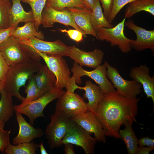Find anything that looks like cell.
Here are the masks:
<instances>
[{"instance_id": "obj_14", "label": "cell", "mask_w": 154, "mask_h": 154, "mask_svg": "<svg viewBox=\"0 0 154 154\" xmlns=\"http://www.w3.org/2000/svg\"><path fill=\"white\" fill-rule=\"evenodd\" d=\"M104 54L101 50L86 52L74 45L70 46L68 56L80 66L95 68L101 65Z\"/></svg>"}, {"instance_id": "obj_13", "label": "cell", "mask_w": 154, "mask_h": 154, "mask_svg": "<svg viewBox=\"0 0 154 154\" xmlns=\"http://www.w3.org/2000/svg\"><path fill=\"white\" fill-rule=\"evenodd\" d=\"M0 52L10 66L26 62L30 59L22 49L20 39L12 36L0 45Z\"/></svg>"}, {"instance_id": "obj_2", "label": "cell", "mask_w": 154, "mask_h": 154, "mask_svg": "<svg viewBox=\"0 0 154 154\" xmlns=\"http://www.w3.org/2000/svg\"><path fill=\"white\" fill-rule=\"evenodd\" d=\"M42 65L39 62L29 59L27 61L11 66L6 75L3 89L9 95L22 101L25 98L19 92L21 87Z\"/></svg>"}, {"instance_id": "obj_33", "label": "cell", "mask_w": 154, "mask_h": 154, "mask_svg": "<svg viewBox=\"0 0 154 154\" xmlns=\"http://www.w3.org/2000/svg\"><path fill=\"white\" fill-rule=\"evenodd\" d=\"M136 0H114L112 9L108 19L111 24L120 10L126 5Z\"/></svg>"}, {"instance_id": "obj_41", "label": "cell", "mask_w": 154, "mask_h": 154, "mask_svg": "<svg viewBox=\"0 0 154 154\" xmlns=\"http://www.w3.org/2000/svg\"><path fill=\"white\" fill-rule=\"evenodd\" d=\"M64 151L65 154H74L73 144L70 143H66L64 144Z\"/></svg>"}, {"instance_id": "obj_38", "label": "cell", "mask_w": 154, "mask_h": 154, "mask_svg": "<svg viewBox=\"0 0 154 154\" xmlns=\"http://www.w3.org/2000/svg\"><path fill=\"white\" fill-rule=\"evenodd\" d=\"M15 28H9L0 29V45L4 42L11 35Z\"/></svg>"}, {"instance_id": "obj_42", "label": "cell", "mask_w": 154, "mask_h": 154, "mask_svg": "<svg viewBox=\"0 0 154 154\" xmlns=\"http://www.w3.org/2000/svg\"><path fill=\"white\" fill-rule=\"evenodd\" d=\"M89 9L92 11L94 4V0H82Z\"/></svg>"}, {"instance_id": "obj_1", "label": "cell", "mask_w": 154, "mask_h": 154, "mask_svg": "<svg viewBox=\"0 0 154 154\" xmlns=\"http://www.w3.org/2000/svg\"><path fill=\"white\" fill-rule=\"evenodd\" d=\"M140 98L128 99L116 90L104 95L94 114L101 124L106 136L120 138L119 132L126 121L136 122Z\"/></svg>"}, {"instance_id": "obj_5", "label": "cell", "mask_w": 154, "mask_h": 154, "mask_svg": "<svg viewBox=\"0 0 154 154\" xmlns=\"http://www.w3.org/2000/svg\"><path fill=\"white\" fill-rule=\"evenodd\" d=\"M106 70L107 66L105 62L103 64L100 65L90 71L84 70L82 66L74 62L70 70L73 75L70 79L75 81L76 83L81 84L82 82L80 77L83 76H87L98 85L104 95L113 92L116 90L107 77Z\"/></svg>"}, {"instance_id": "obj_30", "label": "cell", "mask_w": 154, "mask_h": 154, "mask_svg": "<svg viewBox=\"0 0 154 154\" xmlns=\"http://www.w3.org/2000/svg\"><path fill=\"white\" fill-rule=\"evenodd\" d=\"M46 3L54 9L59 11L68 8H88L82 0H47Z\"/></svg>"}, {"instance_id": "obj_7", "label": "cell", "mask_w": 154, "mask_h": 154, "mask_svg": "<svg viewBox=\"0 0 154 154\" xmlns=\"http://www.w3.org/2000/svg\"><path fill=\"white\" fill-rule=\"evenodd\" d=\"M105 62L107 66V77L118 93L127 99L136 98L141 92V84L133 80L124 79L117 68L111 66L108 62Z\"/></svg>"}, {"instance_id": "obj_16", "label": "cell", "mask_w": 154, "mask_h": 154, "mask_svg": "<svg viewBox=\"0 0 154 154\" xmlns=\"http://www.w3.org/2000/svg\"><path fill=\"white\" fill-rule=\"evenodd\" d=\"M88 132L94 133L97 141L105 143L106 135L102 126L91 112L87 111L70 119Z\"/></svg>"}, {"instance_id": "obj_20", "label": "cell", "mask_w": 154, "mask_h": 154, "mask_svg": "<svg viewBox=\"0 0 154 154\" xmlns=\"http://www.w3.org/2000/svg\"><path fill=\"white\" fill-rule=\"evenodd\" d=\"M33 76L38 88L44 94L50 92L54 88L56 82L55 76L46 65H42Z\"/></svg>"}, {"instance_id": "obj_3", "label": "cell", "mask_w": 154, "mask_h": 154, "mask_svg": "<svg viewBox=\"0 0 154 154\" xmlns=\"http://www.w3.org/2000/svg\"><path fill=\"white\" fill-rule=\"evenodd\" d=\"M22 49L30 58L40 62V58L35 54L38 51L47 55L55 57L68 56L70 46L65 44L60 40L50 42L44 41L34 37L20 39Z\"/></svg>"}, {"instance_id": "obj_21", "label": "cell", "mask_w": 154, "mask_h": 154, "mask_svg": "<svg viewBox=\"0 0 154 154\" xmlns=\"http://www.w3.org/2000/svg\"><path fill=\"white\" fill-rule=\"evenodd\" d=\"M76 88L85 91L84 96L88 100V111L94 114L98 104L104 96L99 86L88 80L85 82V86L80 87L77 85Z\"/></svg>"}, {"instance_id": "obj_45", "label": "cell", "mask_w": 154, "mask_h": 154, "mask_svg": "<svg viewBox=\"0 0 154 154\" xmlns=\"http://www.w3.org/2000/svg\"><path fill=\"white\" fill-rule=\"evenodd\" d=\"M4 84L0 82V92L3 88Z\"/></svg>"}, {"instance_id": "obj_11", "label": "cell", "mask_w": 154, "mask_h": 154, "mask_svg": "<svg viewBox=\"0 0 154 154\" xmlns=\"http://www.w3.org/2000/svg\"><path fill=\"white\" fill-rule=\"evenodd\" d=\"M35 54L37 57L40 56L44 60L48 68L55 75L56 82L55 86L60 89L65 88L71 77V73L63 57L50 56L38 51H36Z\"/></svg>"}, {"instance_id": "obj_32", "label": "cell", "mask_w": 154, "mask_h": 154, "mask_svg": "<svg viewBox=\"0 0 154 154\" xmlns=\"http://www.w3.org/2000/svg\"><path fill=\"white\" fill-rule=\"evenodd\" d=\"M33 75L28 80V84L25 90L27 96L22 101V104L32 101L44 95L38 88Z\"/></svg>"}, {"instance_id": "obj_39", "label": "cell", "mask_w": 154, "mask_h": 154, "mask_svg": "<svg viewBox=\"0 0 154 154\" xmlns=\"http://www.w3.org/2000/svg\"><path fill=\"white\" fill-rule=\"evenodd\" d=\"M138 144L139 146H146L147 147H153L154 139H151L148 137H142L138 140Z\"/></svg>"}, {"instance_id": "obj_27", "label": "cell", "mask_w": 154, "mask_h": 154, "mask_svg": "<svg viewBox=\"0 0 154 154\" xmlns=\"http://www.w3.org/2000/svg\"><path fill=\"white\" fill-rule=\"evenodd\" d=\"M0 120L5 123L13 114L14 105L12 96L8 94L3 88L0 92Z\"/></svg>"}, {"instance_id": "obj_35", "label": "cell", "mask_w": 154, "mask_h": 154, "mask_svg": "<svg viewBox=\"0 0 154 154\" xmlns=\"http://www.w3.org/2000/svg\"><path fill=\"white\" fill-rule=\"evenodd\" d=\"M10 67L0 52V82L3 84Z\"/></svg>"}, {"instance_id": "obj_37", "label": "cell", "mask_w": 154, "mask_h": 154, "mask_svg": "<svg viewBox=\"0 0 154 154\" xmlns=\"http://www.w3.org/2000/svg\"><path fill=\"white\" fill-rule=\"evenodd\" d=\"M102 4L103 13L107 19L112 9L114 0H99Z\"/></svg>"}, {"instance_id": "obj_43", "label": "cell", "mask_w": 154, "mask_h": 154, "mask_svg": "<svg viewBox=\"0 0 154 154\" xmlns=\"http://www.w3.org/2000/svg\"><path fill=\"white\" fill-rule=\"evenodd\" d=\"M38 147L40 148L41 154H48L45 149V148L43 145V143L42 142L40 145H38Z\"/></svg>"}, {"instance_id": "obj_24", "label": "cell", "mask_w": 154, "mask_h": 154, "mask_svg": "<svg viewBox=\"0 0 154 154\" xmlns=\"http://www.w3.org/2000/svg\"><path fill=\"white\" fill-rule=\"evenodd\" d=\"M90 20L93 28L96 34L98 30L101 28H110L114 27L105 17L99 0H94Z\"/></svg>"}, {"instance_id": "obj_23", "label": "cell", "mask_w": 154, "mask_h": 154, "mask_svg": "<svg viewBox=\"0 0 154 154\" xmlns=\"http://www.w3.org/2000/svg\"><path fill=\"white\" fill-rule=\"evenodd\" d=\"M133 123L129 121H125L123 124L125 127L123 130H119L120 138L125 143L129 154H136L138 148V139L133 130Z\"/></svg>"}, {"instance_id": "obj_15", "label": "cell", "mask_w": 154, "mask_h": 154, "mask_svg": "<svg viewBox=\"0 0 154 154\" xmlns=\"http://www.w3.org/2000/svg\"><path fill=\"white\" fill-rule=\"evenodd\" d=\"M125 26L135 33L136 39L131 43V48L138 51L146 49L154 51V30H147L135 25L132 20H128L125 23Z\"/></svg>"}, {"instance_id": "obj_10", "label": "cell", "mask_w": 154, "mask_h": 154, "mask_svg": "<svg viewBox=\"0 0 154 154\" xmlns=\"http://www.w3.org/2000/svg\"><path fill=\"white\" fill-rule=\"evenodd\" d=\"M55 110L70 119L88 111L87 103L80 96L67 91L58 98Z\"/></svg>"}, {"instance_id": "obj_6", "label": "cell", "mask_w": 154, "mask_h": 154, "mask_svg": "<svg viewBox=\"0 0 154 154\" xmlns=\"http://www.w3.org/2000/svg\"><path fill=\"white\" fill-rule=\"evenodd\" d=\"M51 121L48 125L45 135L50 148L58 147L65 135L72 120L62 114L55 110L50 116Z\"/></svg>"}, {"instance_id": "obj_9", "label": "cell", "mask_w": 154, "mask_h": 154, "mask_svg": "<svg viewBox=\"0 0 154 154\" xmlns=\"http://www.w3.org/2000/svg\"><path fill=\"white\" fill-rule=\"evenodd\" d=\"M91 134L72 120L61 141V145L70 143L82 147L86 154H94L97 140L95 137H92Z\"/></svg>"}, {"instance_id": "obj_36", "label": "cell", "mask_w": 154, "mask_h": 154, "mask_svg": "<svg viewBox=\"0 0 154 154\" xmlns=\"http://www.w3.org/2000/svg\"><path fill=\"white\" fill-rule=\"evenodd\" d=\"M59 30L61 32L66 33L67 35L70 38L77 42H81L83 39V33L76 29L67 30L66 29H60Z\"/></svg>"}, {"instance_id": "obj_22", "label": "cell", "mask_w": 154, "mask_h": 154, "mask_svg": "<svg viewBox=\"0 0 154 154\" xmlns=\"http://www.w3.org/2000/svg\"><path fill=\"white\" fill-rule=\"evenodd\" d=\"M21 1L11 0L12 5L10 10V28H15L21 22L26 23L34 21L32 10L28 12L25 11L21 4Z\"/></svg>"}, {"instance_id": "obj_18", "label": "cell", "mask_w": 154, "mask_h": 154, "mask_svg": "<svg viewBox=\"0 0 154 154\" xmlns=\"http://www.w3.org/2000/svg\"><path fill=\"white\" fill-rule=\"evenodd\" d=\"M15 114L19 129L18 135L13 140V145L29 143L35 138L42 136L43 132L41 129L32 126L26 121L20 113L16 112Z\"/></svg>"}, {"instance_id": "obj_28", "label": "cell", "mask_w": 154, "mask_h": 154, "mask_svg": "<svg viewBox=\"0 0 154 154\" xmlns=\"http://www.w3.org/2000/svg\"><path fill=\"white\" fill-rule=\"evenodd\" d=\"M38 147V145L33 142L14 145L10 144L4 152L6 154H35Z\"/></svg>"}, {"instance_id": "obj_17", "label": "cell", "mask_w": 154, "mask_h": 154, "mask_svg": "<svg viewBox=\"0 0 154 154\" xmlns=\"http://www.w3.org/2000/svg\"><path fill=\"white\" fill-rule=\"evenodd\" d=\"M149 68L145 64L131 68L129 76L130 78L141 84L147 98H151L154 104V76L149 74Z\"/></svg>"}, {"instance_id": "obj_12", "label": "cell", "mask_w": 154, "mask_h": 154, "mask_svg": "<svg viewBox=\"0 0 154 154\" xmlns=\"http://www.w3.org/2000/svg\"><path fill=\"white\" fill-rule=\"evenodd\" d=\"M55 23H58L67 27L70 26L79 31L86 37V34L76 24L70 11L66 9L56 10L46 3L41 15V24L44 28L51 27Z\"/></svg>"}, {"instance_id": "obj_26", "label": "cell", "mask_w": 154, "mask_h": 154, "mask_svg": "<svg viewBox=\"0 0 154 154\" xmlns=\"http://www.w3.org/2000/svg\"><path fill=\"white\" fill-rule=\"evenodd\" d=\"M11 36L20 39L29 38L32 37L42 40L44 38L41 31H36L34 21L26 23L22 27H16L12 31Z\"/></svg>"}, {"instance_id": "obj_34", "label": "cell", "mask_w": 154, "mask_h": 154, "mask_svg": "<svg viewBox=\"0 0 154 154\" xmlns=\"http://www.w3.org/2000/svg\"><path fill=\"white\" fill-rule=\"evenodd\" d=\"M11 130L5 131L3 128L0 129V152H4L11 144L9 136Z\"/></svg>"}, {"instance_id": "obj_29", "label": "cell", "mask_w": 154, "mask_h": 154, "mask_svg": "<svg viewBox=\"0 0 154 154\" xmlns=\"http://www.w3.org/2000/svg\"><path fill=\"white\" fill-rule=\"evenodd\" d=\"M29 4L31 8L34 17V21L36 31H38L41 24V15L47 0H21Z\"/></svg>"}, {"instance_id": "obj_19", "label": "cell", "mask_w": 154, "mask_h": 154, "mask_svg": "<svg viewBox=\"0 0 154 154\" xmlns=\"http://www.w3.org/2000/svg\"><path fill=\"white\" fill-rule=\"evenodd\" d=\"M65 9L70 11L76 25L86 35H91L96 37V33L93 29L91 22L92 10L88 8L75 7Z\"/></svg>"}, {"instance_id": "obj_31", "label": "cell", "mask_w": 154, "mask_h": 154, "mask_svg": "<svg viewBox=\"0 0 154 154\" xmlns=\"http://www.w3.org/2000/svg\"><path fill=\"white\" fill-rule=\"evenodd\" d=\"M12 5L10 0H0V29L10 28Z\"/></svg>"}, {"instance_id": "obj_25", "label": "cell", "mask_w": 154, "mask_h": 154, "mask_svg": "<svg viewBox=\"0 0 154 154\" xmlns=\"http://www.w3.org/2000/svg\"><path fill=\"white\" fill-rule=\"evenodd\" d=\"M143 11L154 16V0H136L129 3L125 10L124 18L129 19Z\"/></svg>"}, {"instance_id": "obj_44", "label": "cell", "mask_w": 154, "mask_h": 154, "mask_svg": "<svg viewBox=\"0 0 154 154\" xmlns=\"http://www.w3.org/2000/svg\"><path fill=\"white\" fill-rule=\"evenodd\" d=\"M5 123L0 120V129L3 128Z\"/></svg>"}, {"instance_id": "obj_4", "label": "cell", "mask_w": 154, "mask_h": 154, "mask_svg": "<svg viewBox=\"0 0 154 154\" xmlns=\"http://www.w3.org/2000/svg\"><path fill=\"white\" fill-rule=\"evenodd\" d=\"M62 89L54 86L50 91L40 98L29 102L14 105L15 112L27 116L33 125L35 120L39 117H44L43 110L50 102L59 98L64 92Z\"/></svg>"}, {"instance_id": "obj_8", "label": "cell", "mask_w": 154, "mask_h": 154, "mask_svg": "<svg viewBox=\"0 0 154 154\" xmlns=\"http://www.w3.org/2000/svg\"><path fill=\"white\" fill-rule=\"evenodd\" d=\"M126 18L114 27L110 28L102 27L98 30L96 38L101 41L105 40L110 43L112 46H117L122 52L127 53L131 51V43L133 39L126 37L124 33Z\"/></svg>"}, {"instance_id": "obj_40", "label": "cell", "mask_w": 154, "mask_h": 154, "mask_svg": "<svg viewBox=\"0 0 154 154\" xmlns=\"http://www.w3.org/2000/svg\"><path fill=\"white\" fill-rule=\"evenodd\" d=\"M154 149L153 147H144L139 146L136 152V154H149V153Z\"/></svg>"}]
</instances>
